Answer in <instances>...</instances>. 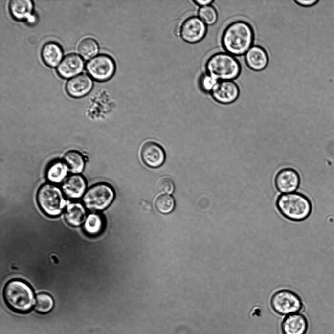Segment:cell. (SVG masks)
Returning <instances> with one entry per match:
<instances>
[{
  "label": "cell",
  "instance_id": "8",
  "mask_svg": "<svg viewBox=\"0 0 334 334\" xmlns=\"http://www.w3.org/2000/svg\"><path fill=\"white\" fill-rule=\"evenodd\" d=\"M86 67L91 77L98 81L109 80L115 70L114 60L106 54H100L92 58L87 63Z\"/></svg>",
  "mask_w": 334,
  "mask_h": 334
},
{
  "label": "cell",
  "instance_id": "4",
  "mask_svg": "<svg viewBox=\"0 0 334 334\" xmlns=\"http://www.w3.org/2000/svg\"><path fill=\"white\" fill-rule=\"evenodd\" d=\"M207 74L218 81L232 80L239 75L241 67L238 60L228 53L212 55L206 64Z\"/></svg>",
  "mask_w": 334,
  "mask_h": 334
},
{
  "label": "cell",
  "instance_id": "21",
  "mask_svg": "<svg viewBox=\"0 0 334 334\" xmlns=\"http://www.w3.org/2000/svg\"><path fill=\"white\" fill-rule=\"evenodd\" d=\"M68 170V166L64 161H54L47 169L46 178L52 183H60L66 178Z\"/></svg>",
  "mask_w": 334,
  "mask_h": 334
},
{
  "label": "cell",
  "instance_id": "14",
  "mask_svg": "<svg viewBox=\"0 0 334 334\" xmlns=\"http://www.w3.org/2000/svg\"><path fill=\"white\" fill-rule=\"evenodd\" d=\"M93 82L86 74H81L69 80L66 86L67 93L72 97L85 96L91 89Z\"/></svg>",
  "mask_w": 334,
  "mask_h": 334
},
{
  "label": "cell",
  "instance_id": "23",
  "mask_svg": "<svg viewBox=\"0 0 334 334\" xmlns=\"http://www.w3.org/2000/svg\"><path fill=\"white\" fill-rule=\"evenodd\" d=\"M64 161L72 173L79 174L85 167V159L83 155L77 151L67 152L64 156Z\"/></svg>",
  "mask_w": 334,
  "mask_h": 334
},
{
  "label": "cell",
  "instance_id": "11",
  "mask_svg": "<svg viewBox=\"0 0 334 334\" xmlns=\"http://www.w3.org/2000/svg\"><path fill=\"white\" fill-rule=\"evenodd\" d=\"M140 156L143 162L147 166L156 168L161 166L165 160V153L157 143L148 141L145 142L140 150Z\"/></svg>",
  "mask_w": 334,
  "mask_h": 334
},
{
  "label": "cell",
  "instance_id": "18",
  "mask_svg": "<svg viewBox=\"0 0 334 334\" xmlns=\"http://www.w3.org/2000/svg\"><path fill=\"white\" fill-rule=\"evenodd\" d=\"M41 56L44 63L49 67H55L60 63L63 51L56 43L49 42L45 43L41 50Z\"/></svg>",
  "mask_w": 334,
  "mask_h": 334
},
{
  "label": "cell",
  "instance_id": "7",
  "mask_svg": "<svg viewBox=\"0 0 334 334\" xmlns=\"http://www.w3.org/2000/svg\"><path fill=\"white\" fill-rule=\"evenodd\" d=\"M273 310L281 315L297 313L303 307L301 298L292 291L283 289L273 294L270 300Z\"/></svg>",
  "mask_w": 334,
  "mask_h": 334
},
{
  "label": "cell",
  "instance_id": "13",
  "mask_svg": "<svg viewBox=\"0 0 334 334\" xmlns=\"http://www.w3.org/2000/svg\"><path fill=\"white\" fill-rule=\"evenodd\" d=\"M84 63L78 54L71 53L66 55L57 67L58 75L63 78H69L80 73Z\"/></svg>",
  "mask_w": 334,
  "mask_h": 334
},
{
  "label": "cell",
  "instance_id": "17",
  "mask_svg": "<svg viewBox=\"0 0 334 334\" xmlns=\"http://www.w3.org/2000/svg\"><path fill=\"white\" fill-rule=\"evenodd\" d=\"M245 61L247 66L252 70L260 71L267 67L268 56L262 47L253 45L245 53Z\"/></svg>",
  "mask_w": 334,
  "mask_h": 334
},
{
  "label": "cell",
  "instance_id": "3",
  "mask_svg": "<svg viewBox=\"0 0 334 334\" xmlns=\"http://www.w3.org/2000/svg\"><path fill=\"white\" fill-rule=\"evenodd\" d=\"M3 295L7 305L18 312H28L35 302L32 288L21 280L14 279L8 282L4 287Z\"/></svg>",
  "mask_w": 334,
  "mask_h": 334
},
{
  "label": "cell",
  "instance_id": "30",
  "mask_svg": "<svg viewBox=\"0 0 334 334\" xmlns=\"http://www.w3.org/2000/svg\"><path fill=\"white\" fill-rule=\"evenodd\" d=\"M294 2L298 4L299 5L303 6H309L313 5L314 4L318 2V1L316 0H295Z\"/></svg>",
  "mask_w": 334,
  "mask_h": 334
},
{
  "label": "cell",
  "instance_id": "29",
  "mask_svg": "<svg viewBox=\"0 0 334 334\" xmlns=\"http://www.w3.org/2000/svg\"><path fill=\"white\" fill-rule=\"evenodd\" d=\"M218 81L208 74L203 75L200 80V86L203 90L209 92L212 90Z\"/></svg>",
  "mask_w": 334,
  "mask_h": 334
},
{
  "label": "cell",
  "instance_id": "31",
  "mask_svg": "<svg viewBox=\"0 0 334 334\" xmlns=\"http://www.w3.org/2000/svg\"><path fill=\"white\" fill-rule=\"evenodd\" d=\"M213 1H214L212 0H194V2L195 3H196L198 5L201 6V7L207 6V5H209V4H211V3H212Z\"/></svg>",
  "mask_w": 334,
  "mask_h": 334
},
{
  "label": "cell",
  "instance_id": "19",
  "mask_svg": "<svg viewBox=\"0 0 334 334\" xmlns=\"http://www.w3.org/2000/svg\"><path fill=\"white\" fill-rule=\"evenodd\" d=\"M86 216V210L84 206L77 202L69 204L65 212L66 222L73 227L81 225L85 221Z\"/></svg>",
  "mask_w": 334,
  "mask_h": 334
},
{
  "label": "cell",
  "instance_id": "2",
  "mask_svg": "<svg viewBox=\"0 0 334 334\" xmlns=\"http://www.w3.org/2000/svg\"><path fill=\"white\" fill-rule=\"evenodd\" d=\"M276 205L284 217L295 222L306 219L312 209L310 199L298 192L281 194L277 197Z\"/></svg>",
  "mask_w": 334,
  "mask_h": 334
},
{
  "label": "cell",
  "instance_id": "28",
  "mask_svg": "<svg viewBox=\"0 0 334 334\" xmlns=\"http://www.w3.org/2000/svg\"><path fill=\"white\" fill-rule=\"evenodd\" d=\"M157 190L164 194H171L174 190V184L173 180L169 178H163L157 183Z\"/></svg>",
  "mask_w": 334,
  "mask_h": 334
},
{
  "label": "cell",
  "instance_id": "20",
  "mask_svg": "<svg viewBox=\"0 0 334 334\" xmlns=\"http://www.w3.org/2000/svg\"><path fill=\"white\" fill-rule=\"evenodd\" d=\"M32 1L30 0H12L9 3L10 13L17 20H27L32 15Z\"/></svg>",
  "mask_w": 334,
  "mask_h": 334
},
{
  "label": "cell",
  "instance_id": "10",
  "mask_svg": "<svg viewBox=\"0 0 334 334\" xmlns=\"http://www.w3.org/2000/svg\"><path fill=\"white\" fill-rule=\"evenodd\" d=\"M206 32L205 24L198 17H191L182 23L180 30L181 38L185 41L194 43L202 39Z\"/></svg>",
  "mask_w": 334,
  "mask_h": 334
},
{
  "label": "cell",
  "instance_id": "26",
  "mask_svg": "<svg viewBox=\"0 0 334 334\" xmlns=\"http://www.w3.org/2000/svg\"><path fill=\"white\" fill-rule=\"evenodd\" d=\"M54 306V301L52 297L46 293H41L37 295L35 298V309L41 313H45L50 312Z\"/></svg>",
  "mask_w": 334,
  "mask_h": 334
},
{
  "label": "cell",
  "instance_id": "12",
  "mask_svg": "<svg viewBox=\"0 0 334 334\" xmlns=\"http://www.w3.org/2000/svg\"><path fill=\"white\" fill-rule=\"evenodd\" d=\"M213 98L218 103L229 104L235 101L239 95V89L233 81H218L211 91Z\"/></svg>",
  "mask_w": 334,
  "mask_h": 334
},
{
  "label": "cell",
  "instance_id": "6",
  "mask_svg": "<svg viewBox=\"0 0 334 334\" xmlns=\"http://www.w3.org/2000/svg\"><path fill=\"white\" fill-rule=\"evenodd\" d=\"M115 191L110 184L96 183L90 187L83 197L85 207L92 211L103 210L109 206L115 197Z\"/></svg>",
  "mask_w": 334,
  "mask_h": 334
},
{
  "label": "cell",
  "instance_id": "1",
  "mask_svg": "<svg viewBox=\"0 0 334 334\" xmlns=\"http://www.w3.org/2000/svg\"><path fill=\"white\" fill-rule=\"evenodd\" d=\"M253 32L250 25L242 21L230 24L223 31L222 43L226 51L232 55H243L251 47Z\"/></svg>",
  "mask_w": 334,
  "mask_h": 334
},
{
  "label": "cell",
  "instance_id": "27",
  "mask_svg": "<svg viewBox=\"0 0 334 334\" xmlns=\"http://www.w3.org/2000/svg\"><path fill=\"white\" fill-rule=\"evenodd\" d=\"M199 18L207 25L215 23L217 20V12L215 8L211 5L201 7L198 12Z\"/></svg>",
  "mask_w": 334,
  "mask_h": 334
},
{
  "label": "cell",
  "instance_id": "9",
  "mask_svg": "<svg viewBox=\"0 0 334 334\" xmlns=\"http://www.w3.org/2000/svg\"><path fill=\"white\" fill-rule=\"evenodd\" d=\"M300 184V177L296 170L290 167L280 170L276 174L274 185L280 194L296 192Z\"/></svg>",
  "mask_w": 334,
  "mask_h": 334
},
{
  "label": "cell",
  "instance_id": "15",
  "mask_svg": "<svg viewBox=\"0 0 334 334\" xmlns=\"http://www.w3.org/2000/svg\"><path fill=\"white\" fill-rule=\"evenodd\" d=\"M87 183L84 177L79 174H74L67 177L62 185L64 194L68 198L77 199L85 193Z\"/></svg>",
  "mask_w": 334,
  "mask_h": 334
},
{
  "label": "cell",
  "instance_id": "24",
  "mask_svg": "<svg viewBox=\"0 0 334 334\" xmlns=\"http://www.w3.org/2000/svg\"><path fill=\"white\" fill-rule=\"evenodd\" d=\"M79 54L85 59L88 60L94 56L98 51V45L95 39L86 38L81 41L78 47Z\"/></svg>",
  "mask_w": 334,
  "mask_h": 334
},
{
  "label": "cell",
  "instance_id": "25",
  "mask_svg": "<svg viewBox=\"0 0 334 334\" xmlns=\"http://www.w3.org/2000/svg\"><path fill=\"white\" fill-rule=\"evenodd\" d=\"M175 205L173 197L169 194H163L159 195L155 201L156 209L160 213L168 214L172 212Z\"/></svg>",
  "mask_w": 334,
  "mask_h": 334
},
{
  "label": "cell",
  "instance_id": "22",
  "mask_svg": "<svg viewBox=\"0 0 334 334\" xmlns=\"http://www.w3.org/2000/svg\"><path fill=\"white\" fill-rule=\"evenodd\" d=\"M105 220L100 214L92 213L87 216L84 224L85 232L90 236H96L104 229Z\"/></svg>",
  "mask_w": 334,
  "mask_h": 334
},
{
  "label": "cell",
  "instance_id": "5",
  "mask_svg": "<svg viewBox=\"0 0 334 334\" xmlns=\"http://www.w3.org/2000/svg\"><path fill=\"white\" fill-rule=\"evenodd\" d=\"M36 198L41 210L50 217L59 215L66 205L63 191L53 183L43 184L38 190Z\"/></svg>",
  "mask_w": 334,
  "mask_h": 334
},
{
  "label": "cell",
  "instance_id": "16",
  "mask_svg": "<svg viewBox=\"0 0 334 334\" xmlns=\"http://www.w3.org/2000/svg\"><path fill=\"white\" fill-rule=\"evenodd\" d=\"M307 329V320L299 313L288 315L281 324L283 334H305Z\"/></svg>",
  "mask_w": 334,
  "mask_h": 334
}]
</instances>
